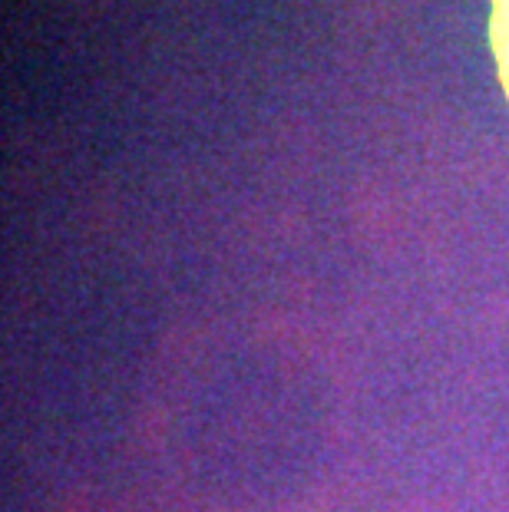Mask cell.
Listing matches in <instances>:
<instances>
[{
  "label": "cell",
  "instance_id": "1",
  "mask_svg": "<svg viewBox=\"0 0 509 512\" xmlns=\"http://www.w3.org/2000/svg\"><path fill=\"white\" fill-rule=\"evenodd\" d=\"M490 50L509 100V0H490Z\"/></svg>",
  "mask_w": 509,
  "mask_h": 512
}]
</instances>
